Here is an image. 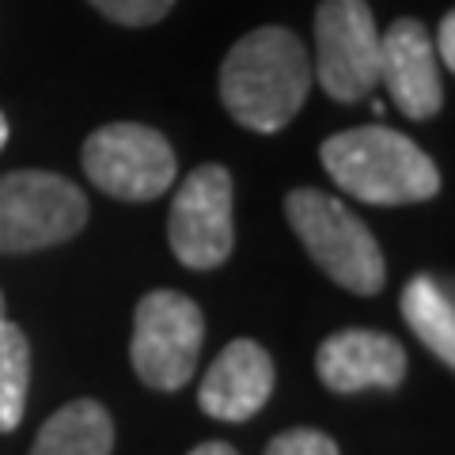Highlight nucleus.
Here are the masks:
<instances>
[{"label": "nucleus", "mask_w": 455, "mask_h": 455, "mask_svg": "<svg viewBox=\"0 0 455 455\" xmlns=\"http://www.w3.org/2000/svg\"><path fill=\"white\" fill-rule=\"evenodd\" d=\"M266 455H341L338 444L319 429H289L269 440Z\"/></svg>", "instance_id": "dca6fc26"}, {"label": "nucleus", "mask_w": 455, "mask_h": 455, "mask_svg": "<svg viewBox=\"0 0 455 455\" xmlns=\"http://www.w3.org/2000/svg\"><path fill=\"white\" fill-rule=\"evenodd\" d=\"M84 171L118 202H152L175 182V152L152 125L114 122L84 140Z\"/></svg>", "instance_id": "423d86ee"}, {"label": "nucleus", "mask_w": 455, "mask_h": 455, "mask_svg": "<svg viewBox=\"0 0 455 455\" xmlns=\"http://www.w3.org/2000/svg\"><path fill=\"white\" fill-rule=\"evenodd\" d=\"M277 383L274 357L251 338H235L220 349V357L209 364V372L197 387V403L217 421H251L269 403Z\"/></svg>", "instance_id": "9b49d317"}, {"label": "nucleus", "mask_w": 455, "mask_h": 455, "mask_svg": "<svg viewBox=\"0 0 455 455\" xmlns=\"http://www.w3.org/2000/svg\"><path fill=\"white\" fill-rule=\"evenodd\" d=\"M284 217L300 235L311 262L334 284L357 296H376L383 289V277H387L383 251L376 235L368 232V224L357 212H349V205H341L338 197L323 190L300 187L284 197Z\"/></svg>", "instance_id": "7ed1b4c3"}, {"label": "nucleus", "mask_w": 455, "mask_h": 455, "mask_svg": "<svg viewBox=\"0 0 455 455\" xmlns=\"http://www.w3.org/2000/svg\"><path fill=\"white\" fill-rule=\"evenodd\" d=\"M92 8L118 27H152L175 8V0H92Z\"/></svg>", "instance_id": "2eb2a0df"}, {"label": "nucleus", "mask_w": 455, "mask_h": 455, "mask_svg": "<svg viewBox=\"0 0 455 455\" xmlns=\"http://www.w3.org/2000/svg\"><path fill=\"white\" fill-rule=\"evenodd\" d=\"M319 88L338 103H357L379 84V27L368 0H323L315 8Z\"/></svg>", "instance_id": "0eeeda50"}, {"label": "nucleus", "mask_w": 455, "mask_h": 455, "mask_svg": "<svg viewBox=\"0 0 455 455\" xmlns=\"http://www.w3.org/2000/svg\"><path fill=\"white\" fill-rule=\"evenodd\" d=\"M27 387H31V341L16 323L0 319V433L23 421Z\"/></svg>", "instance_id": "4468645a"}, {"label": "nucleus", "mask_w": 455, "mask_h": 455, "mask_svg": "<svg viewBox=\"0 0 455 455\" xmlns=\"http://www.w3.org/2000/svg\"><path fill=\"white\" fill-rule=\"evenodd\" d=\"M323 167L364 205H414L440 190V171L414 140L387 125H361L323 140Z\"/></svg>", "instance_id": "f03ea898"}, {"label": "nucleus", "mask_w": 455, "mask_h": 455, "mask_svg": "<svg viewBox=\"0 0 455 455\" xmlns=\"http://www.w3.org/2000/svg\"><path fill=\"white\" fill-rule=\"evenodd\" d=\"M205 341V319L190 296L175 289H156L133 311V341L130 361L137 379L152 391L187 387L197 353Z\"/></svg>", "instance_id": "39448f33"}, {"label": "nucleus", "mask_w": 455, "mask_h": 455, "mask_svg": "<svg viewBox=\"0 0 455 455\" xmlns=\"http://www.w3.org/2000/svg\"><path fill=\"white\" fill-rule=\"evenodd\" d=\"M315 372L334 395L395 391L406 379V349L379 331H338L319 346Z\"/></svg>", "instance_id": "9d476101"}, {"label": "nucleus", "mask_w": 455, "mask_h": 455, "mask_svg": "<svg viewBox=\"0 0 455 455\" xmlns=\"http://www.w3.org/2000/svg\"><path fill=\"white\" fill-rule=\"evenodd\" d=\"M167 239L175 259L190 269H217L235 247L232 175L220 164L194 167L171 202Z\"/></svg>", "instance_id": "6e6552de"}, {"label": "nucleus", "mask_w": 455, "mask_h": 455, "mask_svg": "<svg viewBox=\"0 0 455 455\" xmlns=\"http://www.w3.org/2000/svg\"><path fill=\"white\" fill-rule=\"evenodd\" d=\"M311 92V57L289 27H259L228 50L220 65V103L254 133L284 130Z\"/></svg>", "instance_id": "f257e3e1"}, {"label": "nucleus", "mask_w": 455, "mask_h": 455, "mask_svg": "<svg viewBox=\"0 0 455 455\" xmlns=\"http://www.w3.org/2000/svg\"><path fill=\"white\" fill-rule=\"evenodd\" d=\"M403 319L410 323L425 349L436 353L448 368L455 364V307L448 289H440L433 277H414L403 289Z\"/></svg>", "instance_id": "ddd939ff"}, {"label": "nucleus", "mask_w": 455, "mask_h": 455, "mask_svg": "<svg viewBox=\"0 0 455 455\" xmlns=\"http://www.w3.org/2000/svg\"><path fill=\"white\" fill-rule=\"evenodd\" d=\"M4 145H8V118L0 114V148H4Z\"/></svg>", "instance_id": "6ab92c4d"}, {"label": "nucleus", "mask_w": 455, "mask_h": 455, "mask_svg": "<svg viewBox=\"0 0 455 455\" xmlns=\"http://www.w3.org/2000/svg\"><path fill=\"white\" fill-rule=\"evenodd\" d=\"M190 455H239L232 444H220V440H205V444H197Z\"/></svg>", "instance_id": "a211bd4d"}, {"label": "nucleus", "mask_w": 455, "mask_h": 455, "mask_svg": "<svg viewBox=\"0 0 455 455\" xmlns=\"http://www.w3.org/2000/svg\"><path fill=\"white\" fill-rule=\"evenodd\" d=\"M379 80L387 84L391 103L414 122H429L444 107L440 61L418 20H395L379 35Z\"/></svg>", "instance_id": "1a4fd4ad"}, {"label": "nucleus", "mask_w": 455, "mask_h": 455, "mask_svg": "<svg viewBox=\"0 0 455 455\" xmlns=\"http://www.w3.org/2000/svg\"><path fill=\"white\" fill-rule=\"evenodd\" d=\"M88 224V197L53 171L0 175V254L57 247Z\"/></svg>", "instance_id": "20e7f679"}, {"label": "nucleus", "mask_w": 455, "mask_h": 455, "mask_svg": "<svg viewBox=\"0 0 455 455\" xmlns=\"http://www.w3.org/2000/svg\"><path fill=\"white\" fill-rule=\"evenodd\" d=\"M114 421L95 398H76L42 425L31 455H110Z\"/></svg>", "instance_id": "f8f14e48"}, {"label": "nucleus", "mask_w": 455, "mask_h": 455, "mask_svg": "<svg viewBox=\"0 0 455 455\" xmlns=\"http://www.w3.org/2000/svg\"><path fill=\"white\" fill-rule=\"evenodd\" d=\"M0 319H4V292H0Z\"/></svg>", "instance_id": "aec40b11"}, {"label": "nucleus", "mask_w": 455, "mask_h": 455, "mask_svg": "<svg viewBox=\"0 0 455 455\" xmlns=\"http://www.w3.org/2000/svg\"><path fill=\"white\" fill-rule=\"evenodd\" d=\"M433 50H436V61L448 68H455V16L451 12H444V20H440V31L433 38Z\"/></svg>", "instance_id": "f3484780"}]
</instances>
